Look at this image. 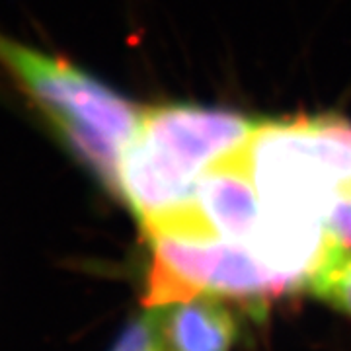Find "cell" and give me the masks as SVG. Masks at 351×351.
<instances>
[{
  "label": "cell",
  "instance_id": "1",
  "mask_svg": "<svg viewBox=\"0 0 351 351\" xmlns=\"http://www.w3.org/2000/svg\"><path fill=\"white\" fill-rule=\"evenodd\" d=\"M256 125L239 113L193 106L141 112L121 152L113 193L149 230L189 207L205 168L242 145Z\"/></svg>",
  "mask_w": 351,
  "mask_h": 351
},
{
  "label": "cell",
  "instance_id": "2",
  "mask_svg": "<svg viewBox=\"0 0 351 351\" xmlns=\"http://www.w3.org/2000/svg\"><path fill=\"white\" fill-rule=\"evenodd\" d=\"M0 66L51 133L110 191L141 112L108 84L59 55L0 34Z\"/></svg>",
  "mask_w": 351,
  "mask_h": 351
},
{
  "label": "cell",
  "instance_id": "3",
  "mask_svg": "<svg viewBox=\"0 0 351 351\" xmlns=\"http://www.w3.org/2000/svg\"><path fill=\"white\" fill-rule=\"evenodd\" d=\"M239 151L262 221L322 228L332 201L351 195V125L339 117L258 123Z\"/></svg>",
  "mask_w": 351,
  "mask_h": 351
},
{
  "label": "cell",
  "instance_id": "4",
  "mask_svg": "<svg viewBox=\"0 0 351 351\" xmlns=\"http://www.w3.org/2000/svg\"><path fill=\"white\" fill-rule=\"evenodd\" d=\"M152 262L145 306H166L199 295L263 306L304 281L263 263L250 246L228 240L151 237Z\"/></svg>",
  "mask_w": 351,
  "mask_h": 351
},
{
  "label": "cell",
  "instance_id": "5",
  "mask_svg": "<svg viewBox=\"0 0 351 351\" xmlns=\"http://www.w3.org/2000/svg\"><path fill=\"white\" fill-rule=\"evenodd\" d=\"M239 147L205 168L195 186V205L219 239L252 248L262 205Z\"/></svg>",
  "mask_w": 351,
  "mask_h": 351
},
{
  "label": "cell",
  "instance_id": "6",
  "mask_svg": "<svg viewBox=\"0 0 351 351\" xmlns=\"http://www.w3.org/2000/svg\"><path fill=\"white\" fill-rule=\"evenodd\" d=\"M164 351H232L239 322L223 297L199 295L154 306Z\"/></svg>",
  "mask_w": 351,
  "mask_h": 351
},
{
  "label": "cell",
  "instance_id": "7",
  "mask_svg": "<svg viewBox=\"0 0 351 351\" xmlns=\"http://www.w3.org/2000/svg\"><path fill=\"white\" fill-rule=\"evenodd\" d=\"M304 285L318 301L351 316V254L320 258L304 277Z\"/></svg>",
  "mask_w": 351,
  "mask_h": 351
},
{
  "label": "cell",
  "instance_id": "8",
  "mask_svg": "<svg viewBox=\"0 0 351 351\" xmlns=\"http://www.w3.org/2000/svg\"><path fill=\"white\" fill-rule=\"evenodd\" d=\"M341 254H351V195H339L332 201L322 221V248L318 260Z\"/></svg>",
  "mask_w": 351,
  "mask_h": 351
},
{
  "label": "cell",
  "instance_id": "9",
  "mask_svg": "<svg viewBox=\"0 0 351 351\" xmlns=\"http://www.w3.org/2000/svg\"><path fill=\"white\" fill-rule=\"evenodd\" d=\"M110 351H164L158 332V316L154 306H147L127 322Z\"/></svg>",
  "mask_w": 351,
  "mask_h": 351
}]
</instances>
